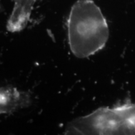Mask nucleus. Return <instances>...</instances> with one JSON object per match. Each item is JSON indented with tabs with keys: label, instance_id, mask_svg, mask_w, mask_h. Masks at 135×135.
<instances>
[{
	"label": "nucleus",
	"instance_id": "obj_1",
	"mask_svg": "<svg viewBox=\"0 0 135 135\" xmlns=\"http://www.w3.org/2000/svg\"><path fill=\"white\" fill-rule=\"evenodd\" d=\"M70 50L76 57L86 58L105 46L109 38L107 22L100 8L92 0H78L68 20Z\"/></svg>",
	"mask_w": 135,
	"mask_h": 135
},
{
	"label": "nucleus",
	"instance_id": "obj_2",
	"mask_svg": "<svg viewBox=\"0 0 135 135\" xmlns=\"http://www.w3.org/2000/svg\"><path fill=\"white\" fill-rule=\"evenodd\" d=\"M38 0H15V4L8 22L9 31L19 32L26 27L29 21L34 6Z\"/></svg>",
	"mask_w": 135,
	"mask_h": 135
}]
</instances>
